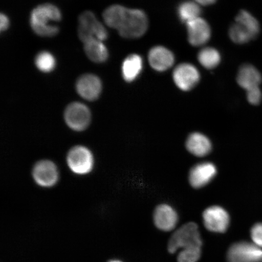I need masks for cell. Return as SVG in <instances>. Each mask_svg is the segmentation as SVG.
I'll return each instance as SVG.
<instances>
[{"instance_id":"obj_22","label":"cell","mask_w":262,"mask_h":262,"mask_svg":"<svg viewBox=\"0 0 262 262\" xmlns=\"http://www.w3.org/2000/svg\"><path fill=\"white\" fill-rule=\"evenodd\" d=\"M198 60L202 67L208 70H212L220 63L221 56L217 49L210 47L205 48L199 52Z\"/></svg>"},{"instance_id":"obj_1","label":"cell","mask_w":262,"mask_h":262,"mask_svg":"<svg viewBox=\"0 0 262 262\" xmlns=\"http://www.w3.org/2000/svg\"><path fill=\"white\" fill-rule=\"evenodd\" d=\"M105 24L116 29L122 37L138 38L145 34L148 28V18L145 12L120 5H113L103 12Z\"/></svg>"},{"instance_id":"obj_17","label":"cell","mask_w":262,"mask_h":262,"mask_svg":"<svg viewBox=\"0 0 262 262\" xmlns=\"http://www.w3.org/2000/svg\"><path fill=\"white\" fill-rule=\"evenodd\" d=\"M237 81L239 86L248 91L259 88L262 77L260 72L253 65L245 64L239 69Z\"/></svg>"},{"instance_id":"obj_27","label":"cell","mask_w":262,"mask_h":262,"mask_svg":"<svg viewBox=\"0 0 262 262\" xmlns=\"http://www.w3.org/2000/svg\"><path fill=\"white\" fill-rule=\"evenodd\" d=\"M0 21H1V25H0L1 31H6L9 26V19L8 16L5 14H2L0 15Z\"/></svg>"},{"instance_id":"obj_19","label":"cell","mask_w":262,"mask_h":262,"mask_svg":"<svg viewBox=\"0 0 262 262\" xmlns=\"http://www.w3.org/2000/svg\"><path fill=\"white\" fill-rule=\"evenodd\" d=\"M143 63L142 58L139 55L132 54L126 58L122 67L124 80L127 82L135 80L142 71Z\"/></svg>"},{"instance_id":"obj_5","label":"cell","mask_w":262,"mask_h":262,"mask_svg":"<svg viewBox=\"0 0 262 262\" xmlns=\"http://www.w3.org/2000/svg\"><path fill=\"white\" fill-rule=\"evenodd\" d=\"M78 34L83 42L94 38L103 41L106 40L108 34L106 28L90 11L84 12L79 16Z\"/></svg>"},{"instance_id":"obj_14","label":"cell","mask_w":262,"mask_h":262,"mask_svg":"<svg viewBox=\"0 0 262 262\" xmlns=\"http://www.w3.org/2000/svg\"><path fill=\"white\" fill-rule=\"evenodd\" d=\"M217 174V168L211 163L204 162L193 167L189 172V181L194 188H201L208 185Z\"/></svg>"},{"instance_id":"obj_28","label":"cell","mask_w":262,"mask_h":262,"mask_svg":"<svg viewBox=\"0 0 262 262\" xmlns=\"http://www.w3.org/2000/svg\"><path fill=\"white\" fill-rule=\"evenodd\" d=\"M199 5L208 6L214 4L217 0H194Z\"/></svg>"},{"instance_id":"obj_2","label":"cell","mask_w":262,"mask_h":262,"mask_svg":"<svg viewBox=\"0 0 262 262\" xmlns=\"http://www.w3.org/2000/svg\"><path fill=\"white\" fill-rule=\"evenodd\" d=\"M61 19V13L56 6L50 3L39 5L31 12L30 24L32 30L41 37H51L59 32L58 26L51 23Z\"/></svg>"},{"instance_id":"obj_15","label":"cell","mask_w":262,"mask_h":262,"mask_svg":"<svg viewBox=\"0 0 262 262\" xmlns=\"http://www.w3.org/2000/svg\"><path fill=\"white\" fill-rule=\"evenodd\" d=\"M150 67L158 72H164L171 68L174 63L175 58L169 49L158 46L150 49L148 54Z\"/></svg>"},{"instance_id":"obj_7","label":"cell","mask_w":262,"mask_h":262,"mask_svg":"<svg viewBox=\"0 0 262 262\" xmlns=\"http://www.w3.org/2000/svg\"><path fill=\"white\" fill-rule=\"evenodd\" d=\"M64 120L72 129L82 131L86 129L91 122V111L85 104L72 103L64 111Z\"/></svg>"},{"instance_id":"obj_6","label":"cell","mask_w":262,"mask_h":262,"mask_svg":"<svg viewBox=\"0 0 262 262\" xmlns=\"http://www.w3.org/2000/svg\"><path fill=\"white\" fill-rule=\"evenodd\" d=\"M67 162L71 171L75 173L86 174L93 168V156L86 147L75 146L68 153Z\"/></svg>"},{"instance_id":"obj_20","label":"cell","mask_w":262,"mask_h":262,"mask_svg":"<svg viewBox=\"0 0 262 262\" xmlns=\"http://www.w3.org/2000/svg\"><path fill=\"white\" fill-rule=\"evenodd\" d=\"M84 51L87 56L95 63H103L108 58L107 49L102 41L91 39L84 42Z\"/></svg>"},{"instance_id":"obj_25","label":"cell","mask_w":262,"mask_h":262,"mask_svg":"<svg viewBox=\"0 0 262 262\" xmlns=\"http://www.w3.org/2000/svg\"><path fill=\"white\" fill-rule=\"evenodd\" d=\"M252 240L255 245L262 248V223L255 224L251 231Z\"/></svg>"},{"instance_id":"obj_3","label":"cell","mask_w":262,"mask_h":262,"mask_svg":"<svg viewBox=\"0 0 262 262\" xmlns=\"http://www.w3.org/2000/svg\"><path fill=\"white\" fill-rule=\"evenodd\" d=\"M259 31L257 19L250 12L242 10L229 28V35L235 43L245 44L256 37Z\"/></svg>"},{"instance_id":"obj_23","label":"cell","mask_w":262,"mask_h":262,"mask_svg":"<svg viewBox=\"0 0 262 262\" xmlns=\"http://www.w3.org/2000/svg\"><path fill=\"white\" fill-rule=\"evenodd\" d=\"M36 67L42 73H50L56 65V60L53 55L48 51H42L38 53L35 59Z\"/></svg>"},{"instance_id":"obj_10","label":"cell","mask_w":262,"mask_h":262,"mask_svg":"<svg viewBox=\"0 0 262 262\" xmlns=\"http://www.w3.org/2000/svg\"><path fill=\"white\" fill-rule=\"evenodd\" d=\"M172 77L176 86L183 91H189L198 84L201 75L194 65L182 63L176 67Z\"/></svg>"},{"instance_id":"obj_24","label":"cell","mask_w":262,"mask_h":262,"mask_svg":"<svg viewBox=\"0 0 262 262\" xmlns=\"http://www.w3.org/2000/svg\"><path fill=\"white\" fill-rule=\"evenodd\" d=\"M201 255V247H194L182 249L178 255V262H196Z\"/></svg>"},{"instance_id":"obj_13","label":"cell","mask_w":262,"mask_h":262,"mask_svg":"<svg viewBox=\"0 0 262 262\" xmlns=\"http://www.w3.org/2000/svg\"><path fill=\"white\" fill-rule=\"evenodd\" d=\"M76 89L78 94L88 101H94L99 97L102 84L99 78L94 74H84L78 78Z\"/></svg>"},{"instance_id":"obj_21","label":"cell","mask_w":262,"mask_h":262,"mask_svg":"<svg viewBox=\"0 0 262 262\" xmlns=\"http://www.w3.org/2000/svg\"><path fill=\"white\" fill-rule=\"evenodd\" d=\"M201 12V7L195 2H183L179 6L178 9V14L180 20L186 24L193 19L200 17Z\"/></svg>"},{"instance_id":"obj_11","label":"cell","mask_w":262,"mask_h":262,"mask_svg":"<svg viewBox=\"0 0 262 262\" xmlns=\"http://www.w3.org/2000/svg\"><path fill=\"white\" fill-rule=\"evenodd\" d=\"M32 176L36 183L42 187H51L56 184L58 179L57 166L49 160H41L35 164Z\"/></svg>"},{"instance_id":"obj_26","label":"cell","mask_w":262,"mask_h":262,"mask_svg":"<svg viewBox=\"0 0 262 262\" xmlns=\"http://www.w3.org/2000/svg\"><path fill=\"white\" fill-rule=\"evenodd\" d=\"M248 102L253 105H258L261 102L262 94L260 88L247 91Z\"/></svg>"},{"instance_id":"obj_16","label":"cell","mask_w":262,"mask_h":262,"mask_svg":"<svg viewBox=\"0 0 262 262\" xmlns=\"http://www.w3.org/2000/svg\"><path fill=\"white\" fill-rule=\"evenodd\" d=\"M178 219V213L171 206L167 204L157 206L154 214L156 227L163 231H170L174 229Z\"/></svg>"},{"instance_id":"obj_18","label":"cell","mask_w":262,"mask_h":262,"mask_svg":"<svg viewBox=\"0 0 262 262\" xmlns=\"http://www.w3.org/2000/svg\"><path fill=\"white\" fill-rule=\"evenodd\" d=\"M188 151L196 157H205L211 151L212 144L207 137L201 133H194L188 137L186 142Z\"/></svg>"},{"instance_id":"obj_4","label":"cell","mask_w":262,"mask_h":262,"mask_svg":"<svg viewBox=\"0 0 262 262\" xmlns=\"http://www.w3.org/2000/svg\"><path fill=\"white\" fill-rule=\"evenodd\" d=\"M202 241L198 226L195 223H188L176 230L170 238L168 251L170 253H176L179 249L202 247Z\"/></svg>"},{"instance_id":"obj_9","label":"cell","mask_w":262,"mask_h":262,"mask_svg":"<svg viewBox=\"0 0 262 262\" xmlns=\"http://www.w3.org/2000/svg\"><path fill=\"white\" fill-rule=\"evenodd\" d=\"M203 219L206 228L216 233L227 231L230 222L228 212L219 206H212L206 209L203 214Z\"/></svg>"},{"instance_id":"obj_8","label":"cell","mask_w":262,"mask_h":262,"mask_svg":"<svg viewBox=\"0 0 262 262\" xmlns=\"http://www.w3.org/2000/svg\"><path fill=\"white\" fill-rule=\"evenodd\" d=\"M228 262H260L262 261V250L254 244L242 242L229 248Z\"/></svg>"},{"instance_id":"obj_12","label":"cell","mask_w":262,"mask_h":262,"mask_svg":"<svg viewBox=\"0 0 262 262\" xmlns=\"http://www.w3.org/2000/svg\"><path fill=\"white\" fill-rule=\"evenodd\" d=\"M186 25L189 43L194 47L204 45L210 39V26L205 19L201 17L190 21Z\"/></svg>"},{"instance_id":"obj_29","label":"cell","mask_w":262,"mask_h":262,"mask_svg":"<svg viewBox=\"0 0 262 262\" xmlns=\"http://www.w3.org/2000/svg\"><path fill=\"white\" fill-rule=\"evenodd\" d=\"M109 262H122V261H119V260H111Z\"/></svg>"}]
</instances>
